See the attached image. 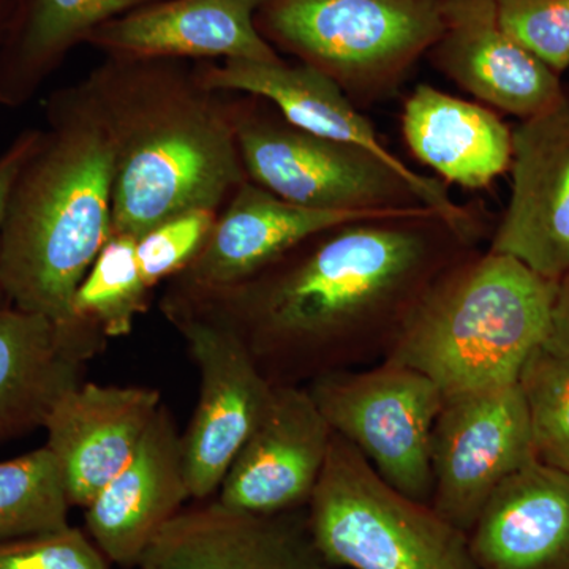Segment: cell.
Segmentation results:
<instances>
[{"instance_id": "cell-24", "label": "cell", "mask_w": 569, "mask_h": 569, "mask_svg": "<svg viewBox=\"0 0 569 569\" xmlns=\"http://www.w3.org/2000/svg\"><path fill=\"white\" fill-rule=\"evenodd\" d=\"M151 291L138 264L137 239L111 234L74 291L71 316L91 320L108 339L123 337L148 310Z\"/></svg>"}, {"instance_id": "cell-1", "label": "cell", "mask_w": 569, "mask_h": 569, "mask_svg": "<svg viewBox=\"0 0 569 569\" xmlns=\"http://www.w3.org/2000/svg\"><path fill=\"white\" fill-rule=\"evenodd\" d=\"M485 222L436 209L310 236L244 282L193 299L233 326L271 385L306 387L383 361L441 276L477 250Z\"/></svg>"}, {"instance_id": "cell-3", "label": "cell", "mask_w": 569, "mask_h": 569, "mask_svg": "<svg viewBox=\"0 0 569 569\" xmlns=\"http://www.w3.org/2000/svg\"><path fill=\"white\" fill-rule=\"evenodd\" d=\"M44 129L14 179L0 236L6 305L69 320L74 291L112 234L110 137L81 82L44 103Z\"/></svg>"}, {"instance_id": "cell-13", "label": "cell", "mask_w": 569, "mask_h": 569, "mask_svg": "<svg viewBox=\"0 0 569 569\" xmlns=\"http://www.w3.org/2000/svg\"><path fill=\"white\" fill-rule=\"evenodd\" d=\"M417 211L356 213L302 208L247 179L217 213L197 257L168 280L163 298L193 299L234 287L310 236L337 224Z\"/></svg>"}, {"instance_id": "cell-11", "label": "cell", "mask_w": 569, "mask_h": 569, "mask_svg": "<svg viewBox=\"0 0 569 569\" xmlns=\"http://www.w3.org/2000/svg\"><path fill=\"white\" fill-rule=\"evenodd\" d=\"M332 436L309 389L274 385L217 500L252 515L306 509L323 473Z\"/></svg>"}, {"instance_id": "cell-22", "label": "cell", "mask_w": 569, "mask_h": 569, "mask_svg": "<svg viewBox=\"0 0 569 569\" xmlns=\"http://www.w3.org/2000/svg\"><path fill=\"white\" fill-rule=\"evenodd\" d=\"M402 133L415 159L463 189H486L511 170L512 130L500 116L432 86L407 97Z\"/></svg>"}, {"instance_id": "cell-6", "label": "cell", "mask_w": 569, "mask_h": 569, "mask_svg": "<svg viewBox=\"0 0 569 569\" xmlns=\"http://www.w3.org/2000/svg\"><path fill=\"white\" fill-rule=\"evenodd\" d=\"M258 31L355 104L395 96L443 31V0H264Z\"/></svg>"}, {"instance_id": "cell-5", "label": "cell", "mask_w": 569, "mask_h": 569, "mask_svg": "<svg viewBox=\"0 0 569 569\" xmlns=\"http://www.w3.org/2000/svg\"><path fill=\"white\" fill-rule=\"evenodd\" d=\"M236 142L247 179L284 201L320 211L395 213L430 208L481 219L452 200L447 183L410 178L376 153L298 129L260 97L231 93Z\"/></svg>"}, {"instance_id": "cell-2", "label": "cell", "mask_w": 569, "mask_h": 569, "mask_svg": "<svg viewBox=\"0 0 569 569\" xmlns=\"http://www.w3.org/2000/svg\"><path fill=\"white\" fill-rule=\"evenodd\" d=\"M110 137L112 234L138 239L190 211L220 212L247 181L231 93L174 59L107 58L80 81Z\"/></svg>"}, {"instance_id": "cell-8", "label": "cell", "mask_w": 569, "mask_h": 569, "mask_svg": "<svg viewBox=\"0 0 569 569\" xmlns=\"http://www.w3.org/2000/svg\"><path fill=\"white\" fill-rule=\"evenodd\" d=\"M332 432L358 449L397 492L430 505V443L443 392L397 362L326 373L306 385Z\"/></svg>"}, {"instance_id": "cell-23", "label": "cell", "mask_w": 569, "mask_h": 569, "mask_svg": "<svg viewBox=\"0 0 569 569\" xmlns=\"http://www.w3.org/2000/svg\"><path fill=\"white\" fill-rule=\"evenodd\" d=\"M156 0H14L0 41V104L20 108L100 26Z\"/></svg>"}, {"instance_id": "cell-14", "label": "cell", "mask_w": 569, "mask_h": 569, "mask_svg": "<svg viewBox=\"0 0 569 569\" xmlns=\"http://www.w3.org/2000/svg\"><path fill=\"white\" fill-rule=\"evenodd\" d=\"M138 569H332L310 531L307 508L252 515L216 497L182 508L160 529Z\"/></svg>"}, {"instance_id": "cell-29", "label": "cell", "mask_w": 569, "mask_h": 569, "mask_svg": "<svg viewBox=\"0 0 569 569\" xmlns=\"http://www.w3.org/2000/svg\"><path fill=\"white\" fill-rule=\"evenodd\" d=\"M0 569H110L86 530L63 529L0 541Z\"/></svg>"}, {"instance_id": "cell-17", "label": "cell", "mask_w": 569, "mask_h": 569, "mask_svg": "<svg viewBox=\"0 0 569 569\" xmlns=\"http://www.w3.org/2000/svg\"><path fill=\"white\" fill-rule=\"evenodd\" d=\"M190 500L182 433L162 403L132 458L84 508L86 533L110 563L138 568L156 535Z\"/></svg>"}, {"instance_id": "cell-19", "label": "cell", "mask_w": 569, "mask_h": 569, "mask_svg": "<svg viewBox=\"0 0 569 569\" xmlns=\"http://www.w3.org/2000/svg\"><path fill=\"white\" fill-rule=\"evenodd\" d=\"M264 0H156L108 21L86 43L107 58L276 62L258 31Z\"/></svg>"}, {"instance_id": "cell-31", "label": "cell", "mask_w": 569, "mask_h": 569, "mask_svg": "<svg viewBox=\"0 0 569 569\" xmlns=\"http://www.w3.org/2000/svg\"><path fill=\"white\" fill-rule=\"evenodd\" d=\"M545 348L559 353H569V271L557 282L552 320Z\"/></svg>"}, {"instance_id": "cell-27", "label": "cell", "mask_w": 569, "mask_h": 569, "mask_svg": "<svg viewBox=\"0 0 569 569\" xmlns=\"http://www.w3.org/2000/svg\"><path fill=\"white\" fill-rule=\"evenodd\" d=\"M498 20L518 43L560 74L569 67V0H497Z\"/></svg>"}, {"instance_id": "cell-15", "label": "cell", "mask_w": 569, "mask_h": 569, "mask_svg": "<svg viewBox=\"0 0 569 569\" xmlns=\"http://www.w3.org/2000/svg\"><path fill=\"white\" fill-rule=\"evenodd\" d=\"M108 337L91 320L56 321L0 306V443L43 429L66 392L81 385Z\"/></svg>"}, {"instance_id": "cell-10", "label": "cell", "mask_w": 569, "mask_h": 569, "mask_svg": "<svg viewBox=\"0 0 569 569\" xmlns=\"http://www.w3.org/2000/svg\"><path fill=\"white\" fill-rule=\"evenodd\" d=\"M535 459L519 383L445 396L430 443V507L468 533L498 486Z\"/></svg>"}, {"instance_id": "cell-16", "label": "cell", "mask_w": 569, "mask_h": 569, "mask_svg": "<svg viewBox=\"0 0 569 569\" xmlns=\"http://www.w3.org/2000/svg\"><path fill=\"white\" fill-rule=\"evenodd\" d=\"M430 51L449 80L520 121L565 97L560 74L505 31L497 0H443V31Z\"/></svg>"}, {"instance_id": "cell-28", "label": "cell", "mask_w": 569, "mask_h": 569, "mask_svg": "<svg viewBox=\"0 0 569 569\" xmlns=\"http://www.w3.org/2000/svg\"><path fill=\"white\" fill-rule=\"evenodd\" d=\"M213 211H190L171 217L137 239L141 276L149 288L179 274L197 257L216 223Z\"/></svg>"}, {"instance_id": "cell-4", "label": "cell", "mask_w": 569, "mask_h": 569, "mask_svg": "<svg viewBox=\"0 0 569 569\" xmlns=\"http://www.w3.org/2000/svg\"><path fill=\"white\" fill-rule=\"evenodd\" d=\"M557 282L516 258L468 254L427 291L387 361L429 377L443 396L519 383L545 347Z\"/></svg>"}, {"instance_id": "cell-21", "label": "cell", "mask_w": 569, "mask_h": 569, "mask_svg": "<svg viewBox=\"0 0 569 569\" xmlns=\"http://www.w3.org/2000/svg\"><path fill=\"white\" fill-rule=\"evenodd\" d=\"M198 80L212 91L260 97L298 129L376 153L400 173L419 178L389 151L372 123L358 111L350 97L331 78L306 63L204 61L193 66Z\"/></svg>"}, {"instance_id": "cell-9", "label": "cell", "mask_w": 569, "mask_h": 569, "mask_svg": "<svg viewBox=\"0 0 569 569\" xmlns=\"http://www.w3.org/2000/svg\"><path fill=\"white\" fill-rule=\"evenodd\" d=\"M200 376L192 421L182 433L183 466L193 501L219 492L231 463L260 421L272 387L238 331L212 310L160 301Z\"/></svg>"}, {"instance_id": "cell-26", "label": "cell", "mask_w": 569, "mask_h": 569, "mask_svg": "<svg viewBox=\"0 0 569 569\" xmlns=\"http://www.w3.org/2000/svg\"><path fill=\"white\" fill-rule=\"evenodd\" d=\"M539 462L569 475V353L541 347L519 378Z\"/></svg>"}, {"instance_id": "cell-20", "label": "cell", "mask_w": 569, "mask_h": 569, "mask_svg": "<svg viewBox=\"0 0 569 569\" xmlns=\"http://www.w3.org/2000/svg\"><path fill=\"white\" fill-rule=\"evenodd\" d=\"M468 539L481 569H569V475L538 459L519 468Z\"/></svg>"}, {"instance_id": "cell-12", "label": "cell", "mask_w": 569, "mask_h": 569, "mask_svg": "<svg viewBox=\"0 0 569 569\" xmlns=\"http://www.w3.org/2000/svg\"><path fill=\"white\" fill-rule=\"evenodd\" d=\"M512 190L490 241L545 279L569 271V96L512 130Z\"/></svg>"}, {"instance_id": "cell-25", "label": "cell", "mask_w": 569, "mask_h": 569, "mask_svg": "<svg viewBox=\"0 0 569 569\" xmlns=\"http://www.w3.org/2000/svg\"><path fill=\"white\" fill-rule=\"evenodd\" d=\"M70 508L47 447L0 462V541L63 529Z\"/></svg>"}, {"instance_id": "cell-18", "label": "cell", "mask_w": 569, "mask_h": 569, "mask_svg": "<svg viewBox=\"0 0 569 569\" xmlns=\"http://www.w3.org/2000/svg\"><path fill=\"white\" fill-rule=\"evenodd\" d=\"M159 389L81 383L44 419L47 447L58 463L71 507L89 503L126 467L153 415Z\"/></svg>"}, {"instance_id": "cell-32", "label": "cell", "mask_w": 569, "mask_h": 569, "mask_svg": "<svg viewBox=\"0 0 569 569\" xmlns=\"http://www.w3.org/2000/svg\"><path fill=\"white\" fill-rule=\"evenodd\" d=\"M14 0H0V41L6 36L7 28L11 18V11H13Z\"/></svg>"}, {"instance_id": "cell-30", "label": "cell", "mask_w": 569, "mask_h": 569, "mask_svg": "<svg viewBox=\"0 0 569 569\" xmlns=\"http://www.w3.org/2000/svg\"><path fill=\"white\" fill-rule=\"evenodd\" d=\"M40 129L24 130L0 152V236H2L3 219H6L7 203L11 187L17 179L18 171L28 159L33 146L39 140ZM6 305L0 291V306Z\"/></svg>"}, {"instance_id": "cell-7", "label": "cell", "mask_w": 569, "mask_h": 569, "mask_svg": "<svg viewBox=\"0 0 569 569\" xmlns=\"http://www.w3.org/2000/svg\"><path fill=\"white\" fill-rule=\"evenodd\" d=\"M307 519L332 569H481L467 531L388 486L337 433Z\"/></svg>"}]
</instances>
